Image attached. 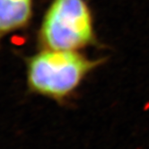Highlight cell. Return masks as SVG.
<instances>
[{
  "mask_svg": "<svg viewBox=\"0 0 149 149\" xmlns=\"http://www.w3.org/2000/svg\"><path fill=\"white\" fill-rule=\"evenodd\" d=\"M102 62L77 50L40 49L26 58L28 89L33 93L65 102Z\"/></svg>",
  "mask_w": 149,
  "mask_h": 149,
  "instance_id": "6da1fadb",
  "label": "cell"
},
{
  "mask_svg": "<svg viewBox=\"0 0 149 149\" xmlns=\"http://www.w3.org/2000/svg\"><path fill=\"white\" fill-rule=\"evenodd\" d=\"M37 42L40 49L77 51L96 43L86 0H53L42 17Z\"/></svg>",
  "mask_w": 149,
  "mask_h": 149,
  "instance_id": "7a4b0ae2",
  "label": "cell"
},
{
  "mask_svg": "<svg viewBox=\"0 0 149 149\" xmlns=\"http://www.w3.org/2000/svg\"><path fill=\"white\" fill-rule=\"evenodd\" d=\"M33 16V0H0V43L7 35L27 29Z\"/></svg>",
  "mask_w": 149,
  "mask_h": 149,
  "instance_id": "3957f363",
  "label": "cell"
}]
</instances>
